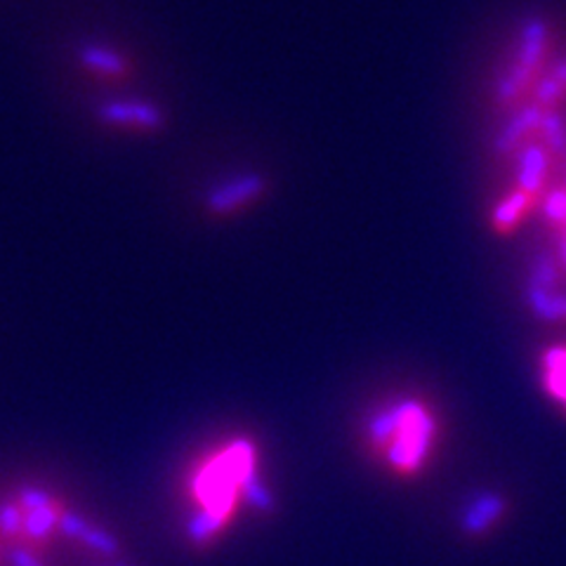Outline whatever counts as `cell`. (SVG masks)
Listing matches in <instances>:
<instances>
[{
  "label": "cell",
  "instance_id": "4",
  "mask_svg": "<svg viewBox=\"0 0 566 566\" xmlns=\"http://www.w3.org/2000/svg\"><path fill=\"white\" fill-rule=\"evenodd\" d=\"M66 106L83 130L109 142H147L170 128L168 104L147 87L69 97Z\"/></svg>",
  "mask_w": 566,
  "mask_h": 566
},
{
  "label": "cell",
  "instance_id": "5",
  "mask_svg": "<svg viewBox=\"0 0 566 566\" xmlns=\"http://www.w3.org/2000/svg\"><path fill=\"white\" fill-rule=\"evenodd\" d=\"M538 212L543 216L547 234H551L553 241L555 264L566 276V172L559 177V182L551 189V193H547Z\"/></svg>",
  "mask_w": 566,
  "mask_h": 566
},
{
  "label": "cell",
  "instance_id": "2",
  "mask_svg": "<svg viewBox=\"0 0 566 566\" xmlns=\"http://www.w3.org/2000/svg\"><path fill=\"white\" fill-rule=\"evenodd\" d=\"M260 453L248 437L206 449L182 482L185 531L193 545H210L234 524L255 489Z\"/></svg>",
  "mask_w": 566,
  "mask_h": 566
},
{
  "label": "cell",
  "instance_id": "6",
  "mask_svg": "<svg viewBox=\"0 0 566 566\" xmlns=\"http://www.w3.org/2000/svg\"><path fill=\"white\" fill-rule=\"evenodd\" d=\"M543 392L566 411V345H555L541 357Z\"/></svg>",
  "mask_w": 566,
  "mask_h": 566
},
{
  "label": "cell",
  "instance_id": "3",
  "mask_svg": "<svg viewBox=\"0 0 566 566\" xmlns=\"http://www.w3.org/2000/svg\"><path fill=\"white\" fill-rule=\"evenodd\" d=\"M366 437L385 470L399 476H416L437 453L439 418L428 401L399 397L370 418Z\"/></svg>",
  "mask_w": 566,
  "mask_h": 566
},
{
  "label": "cell",
  "instance_id": "1",
  "mask_svg": "<svg viewBox=\"0 0 566 566\" xmlns=\"http://www.w3.org/2000/svg\"><path fill=\"white\" fill-rule=\"evenodd\" d=\"M45 57L64 99L145 87L147 66L137 45L93 12L60 20L50 31Z\"/></svg>",
  "mask_w": 566,
  "mask_h": 566
}]
</instances>
